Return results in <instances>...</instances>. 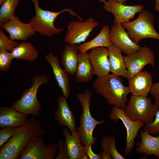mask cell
I'll list each match as a JSON object with an SVG mask.
<instances>
[{
	"label": "cell",
	"instance_id": "6da1fadb",
	"mask_svg": "<svg viewBox=\"0 0 159 159\" xmlns=\"http://www.w3.org/2000/svg\"><path fill=\"white\" fill-rule=\"evenodd\" d=\"M41 121L34 116L28 119L19 127L15 134L0 148V159H16L22 150L32 137L41 136L46 131L41 126Z\"/></svg>",
	"mask_w": 159,
	"mask_h": 159
},
{
	"label": "cell",
	"instance_id": "7a4b0ae2",
	"mask_svg": "<svg viewBox=\"0 0 159 159\" xmlns=\"http://www.w3.org/2000/svg\"><path fill=\"white\" fill-rule=\"evenodd\" d=\"M95 92L105 99L108 105L125 109L130 93L128 87L122 83L121 78L114 74L98 77L93 83Z\"/></svg>",
	"mask_w": 159,
	"mask_h": 159
},
{
	"label": "cell",
	"instance_id": "3957f363",
	"mask_svg": "<svg viewBox=\"0 0 159 159\" xmlns=\"http://www.w3.org/2000/svg\"><path fill=\"white\" fill-rule=\"evenodd\" d=\"M91 97V93L87 89L77 94V99L82 108V113L80 116V124L76 130L79 132L84 146L96 143L97 139L93 135L94 130L97 126L103 124L105 121L104 120H97L91 115L90 111Z\"/></svg>",
	"mask_w": 159,
	"mask_h": 159
},
{
	"label": "cell",
	"instance_id": "277c9868",
	"mask_svg": "<svg viewBox=\"0 0 159 159\" xmlns=\"http://www.w3.org/2000/svg\"><path fill=\"white\" fill-rule=\"evenodd\" d=\"M31 1L34 5L35 14L29 22L35 32L40 35L50 37L62 32L63 29L56 27L54 23L59 15L63 12H68L70 14L76 16L79 20H83L70 8L64 9L58 12L44 10L40 7L38 0Z\"/></svg>",
	"mask_w": 159,
	"mask_h": 159
},
{
	"label": "cell",
	"instance_id": "5b68a950",
	"mask_svg": "<svg viewBox=\"0 0 159 159\" xmlns=\"http://www.w3.org/2000/svg\"><path fill=\"white\" fill-rule=\"evenodd\" d=\"M48 80V77L44 74L34 75L30 87L23 92L21 97L18 100L13 102L11 107L27 115L38 116L42 109V105L37 98V93L39 87L47 84Z\"/></svg>",
	"mask_w": 159,
	"mask_h": 159
},
{
	"label": "cell",
	"instance_id": "8992f818",
	"mask_svg": "<svg viewBox=\"0 0 159 159\" xmlns=\"http://www.w3.org/2000/svg\"><path fill=\"white\" fill-rule=\"evenodd\" d=\"M139 13L136 19L122 24L130 38L138 44L142 39L147 38L159 40V34L154 28L153 15L143 9Z\"/></svg>",
	"mask_w": 159,
	"mask_h": 159
},
{
	"label": "cell",
	"instance_id": "52a82bcc",
	"mask_svg": "<svg viewBox=\"0 0 159 159\" xmlns=\"http://www.w3.org/2000/svg\"><path fill=\"white\" fill-rule=\"evenodd\" d=\"M159 109V106L152 103L150 98L132 95L124 110L132 120L146 124L153 121Z\"/></svg>",
	"mask_w": 159,
	"mask_h": 159
},
{
	"label": "cell",
	"instance_id": "ba28073f",
	"mask_svg": "<svg viewBox=\"0 0 159 159\" xmlns=\"http://www.w3.org/2000/svg\"><path fill=\"white\" fill-rule=\"evenodd\" d=\"M41 136L33 137L19 154L18 159H54L59 150L57 143L47 144Z\"/></svg>",
	"mask_w": 159,
	"mask_h": 159
},
{
	"label": "cell",
	"instance_id": "9c48e42d",
	"mask_svg": "<svg viewBox=\"0 0 159 159\" xmlns=\"http://www.w3.org/2000/svg\"><path fill=\"white\" fill-rule=\"evenodd\" d=\"M109 117L115 122L120 120L124 125L127 133L124 152L125 155H129L134 147L135 139L139 131L145 124L139 121L132 120L126 114L123 109L115 106L112 108Z\"/></svg>",
	"mask_w": 159,
	"mask_h": 159
},
{
	"label": "cell",
	"instance_id": "30bf717a",
	"mask_svg": "<svg viewBox=\"0 0 159 159\" xmlns=\"http://www.w3.org/2000/svg\"><path fill=\"white\" fill-rule=\"evenodd\" d=\"M99 24L93 18L85 20H80L70 21L67 26L65 42L72 45L85 42L93 29Z\"/></svg>",
	"mask_w": 159,
	"mask_h": 159
},
{
	"label": "cell",
	"instance_id": "8fae6325",
	"mask_svg": "<svg viewBox=\"0 0 159 159\" xmlns=\"http://www.w3.org/2000/svg\"><path fill=\"white\" fill-rule=\"evenodd\" d=\"M126 68L128 71L129 80L142 71L148 64L153 67L155 64V57L152 49L146 46L124 57Z\"/></svg>",
	"mask_w": 159,
	"mask_h": 159
},
{
	"label": "cell",
	"instance_id": "7c38bea8",
	"mask_svg": "<svg viewBox=\"0 0 159 159\" xmlns=\"http://www.w3.org/2000/svg\"><path fill=\"white\" fill-rule=\"evenodd\" d=\"M103 9L113 14L114 17V24H123L134 19L135 14L143 9L140 5H126L120 3L108 1L104 3Z\"/></svg>",
	"mask_w": 159,
	"mask_h": 159
},
{
	"label": "cell",
	"instance_id": "4fadbf2b",
	"mask_svg": "<svg viewBox=\"0 0 159 159\" xmlns=\"http://www.w3.org/2000/svg\"><path fill=\"white\" fill-rule=\"evenodd\" d=\"M110 35L112 44L119 47L126 55L139 50L141 47L131 39L122 24H114L111 25Z\"/></svg>",
	"mask_w": 159,
	"mask_h": 159
},
{
	"label": "cell",
	"instance_id": "5bb4252c",
	"mask_svg": "<svg viewBox=\"0 0 159 159\" xmlns=\"http://www.w3.org/2000/svg\"><path fill=\"white\" fill-rule=\"evenodd\" d=\"M9 34V38L13 40H27L36 34L31 24L24 23L14 15L1 27Z\"/></svg>",
	"mask_w": 159,
	"mask_h": 159
},
{
	"label": "cell",
	"instance_id": "9a60e30c",
	"mask_svg": "<svg viewBox=\"0 0 159 159\" xmlns=\"http://www.w3.org/2000/svg\"><path fill=\"white\" fill-rule=\"evenodd\" d=\"M87 55L92 67L94 75L102 77L110 74L111 70L107 48L101 47L92 49Z\"/></svg>",
	"mask_w": 159,
	"mask_h": 159
},
{
	"label": "cell",
	"instance_id": "2e32d148",
	"mask_svg": "<svg viewBox=\"0 0 159 159\" xmlns=\"http://www.w3.org/2000/svg\"><path fill=\"white\" fill-rule=\"evenodd\" d=\"M44 58L52 67L55 79L63 96L67 99L70 94L69 75L61 67L57 56L50 52L45 55Z\"/></svg>",
	"mask_w": 159,
	"mask_h": 159
},
{
	"label": "cell",
	"instance_id": "e0dca14e",
	"mask_svg": "<svg viewBox=\"0 0 159 159\" xmlns=\"http://www.w3.org/2000/svg\"><path fill=\"white\" fill-rule=\"evenodd\" d=\"M132 95L148 97L153 85V77L149 72L142 71L128 80Z\"/></svg>",
	"mask_w": 159,
	"mask_h": 159
},
{
	"label": "cell",
	"instance_id": "ac0fdd59",
	"mask_svg": "<svg viewBox=\"0 0 159 159\" xmlns=\"http://www.w3.org/2000/svg\"><path fill=\"white\" fill-rule=\"evenodd\" d=\"M67 100L64 96H60L57 98V107L54 113V117L59 125L67 126L72 132L76 130L77 127L74 116Z\"/></svg>",
	"mask_w": 159,
	"mask_h": 159
},
{
	"label": "cell",
	"instance_id": "d6986e66",
	"mask_svg": "<svg viewBox=\"0 0 159 159\" xmlns=\"http://www.w3.org/2000/svg\"><path fill=\"white\" fill-rule=\"evenodd\" d=\"M28 115L19 112L12 107H0V127H18L24 125L28 119Z\"/></svg>",
	"mask_w": 159,
	"mask_h": 159
},
{
	"label": "cell",
	"instance_id": "ffe728a7",
	"mask_svg": "<svg viewBox=\"0 0 159 159\" xmlns=\"http://www.w3.org/2000/svg\"><path fill=\"white\" fill-rule=\"evenodd\" d=\"M69 159H81L85 153L80 135L77 130L72 132L67 128L63 130Z\"/></svg>",
	"mask_w": 159,
	"mask_h": 159
},
{
	"label": "cell",
	"instance_id": "44dd1931",
	"mask_svg": "<svg viewBox=\"0 0 159 159\" xmlns=\"http://www.w3.org/2000/svg\"><path fill=\"white\" fill-rule=\"evenodd\" d=\"M111 72L116 76L127 78L128 71L121 50L112 44L108 48Z\"/></svg>",
	"mask_w": 159,
	"mask_h": 159
},
{
	"label": "cell",
	"instance_id": "7402d4cb",
	"mask_svg": "<svg viewBox=\"0 0 159 159\" xmlns=\"http://www.w3.org/2000/svg\"><path fill=\"white\" fill-rule=\"evenodd\" d=\"M141 140L137 143L136 151L139 154L153 155L159 159V136H154L148 132L140 131Z\"/></svg>",
	"mask_w": 159,
	"mask_h": 159
},
{
	"label": "cell",
	"instance_id": "603a6c76",
	"mask_svg": "<svg viewBox=\"0 0 159 159\" xmlns=\"http://www.w3.org/2000/svg\"><path fill=\"white\" fill-rule=\"evenodd\" d=\"M78 46L77 44H67L62 54L61 64L69 75L74 76L76 73L78 62Z\"/></svg>",
	"mask_w": 159,
	"mask_h": 159
},
{
	"label": "cell",
	"instance_id": "cb8c5ba5",
	"mask_svg": "<svg viewBox=\"0 0 159 159\" xmlns=\"http://www.w3.org/2000/svg\"><path fill=\"white\" fill-rule=\"evenodd\" d=\"M110 28L105 25L99 33L91 40L80 44L78 46V52H87L88 50L98 47L108 48L112 44L110 38Z\"/></svg>",
	"mask_w": 159,
	"mask_h": 159
},
{
	"label": "cell",
	"instance_id": "d4e9b609",
	"mask_svg": "<svg viewBox=\"0 0 159 159\" xmlns=\"http://www.w3.org/2000/svg\"><path fill=\"white\" fill-rule=\"evenodd\" d=\"M74 75L76 80L80 82H90L94 75L87 52L79 53L78 62Z\"/></svg>",
	"mask_w": 159,
	"mask_h": 159
},
{
	"label": "cell",
	"instance_id": "484cf974",
	"mask_svg": "<svg viewBox=\"0 0 159 159\" xmlns=\"http://www.w3.org/2000/svg\"><path fill=\"white\" fill-rule=\"evenodd\" d=\"M11 52L14 59L30 62L36 60L39 55L36 48L30 42H21Z\"/></svg>",
	"mask_w": 159,
	"mask_h": 159
},
{
	"label": "cell",
	"instance_id": "4316f807",
	"mask_svg": "<svg viewBox=\"0 0 159 159\" xmlns=\"http://www.w3.org/2000/svg\"><path fill=\"white\" fill-rule=\"evenodd\" d=\"M100 147L103 151L109 153L113 159H126L117 150L114 136H103L101 140Z\"/></svg>",
	"mask_w": 159,
	"mask_h": 159
},
{
	"label": "cell",
	"instance_id": "83f0119b",
	"mask_svg": "<svg viewBox=\"0 0 159 159\" xmlns=\"http://www.w3.org/2000/svg\"><path fill=\"white\" fill-rule=\"evenodd\" d=\"M20 0H6L1 5L0 9V26L14 16L15 9Z\"/></svg>",
	"mask_w": 159,
	"mask_h": 159
},
{
	"label": "cell",
	"instance_id": "f1b7e54d",
	"mask_svg": "<svg viewBox=\"0 0 159 159\" xmlns=\"http://www.w3.org/2000/svg\"><path fill=\"white\" fill-rule=\"evenodd\" d=\"M19 43L16 41L13 40L8 37L4 34L0 27V48L11 52Z\"/></svg>",
	"mask_w": 159,
	"mask_h": 159
},
{
	"label": "cell",
	"instance_id": "f546056e",
	"mask_svg": "<svg viewBox=\"0 0 159 159\" xmlns=\"http://www.w3.org/2000/svg\"><path fill=\"white\" fill-rule=\"evenodd\" d=\"M13 59L11 52L0 48V71H8Z\"/></svg>",
	"mask_w": 159,
	"mask_h": 159
},
{
	"label": "cell",
	"instance_id": "4dcf8cb0",
	"mask_svg": "<svg viewBox=\"0 0 159 159\" xmlns=\"http://www.w3.org/2000/svg\"><path fill=\"white\" fill-rule=\"evenodd\" d=\"M19 127L6 126L0 130V147H2L16 133Z\"/></svg>",
	"mask_w": 159,
	"mask_h": 159
},
{
	"label": "cell",
	"instance_id": "1f68e13d",
	"mask_svg": "<svg viewBox=\"0 0 159 159\" xmlns=\"http://www.w3.org/2000/svg\"><path fill=\"white\" fill-rule=\"evenodd\" d=\"M143 130L152 135L159 134V109L157 112L153 121L145 124Z\"/></svg>",
	"mask_w": 159,
	"mask_h": 159
},
{
	"label": "cell",
	"instance_id": "d6a6232c",
	"mask_svg": "<svg viewBox=\"0 0 159 159\" xmlns=\"http://www.w3.org/2000/svg\"><path fill=\"white\" fill-rule=\"evenodd\" d=\"M59 150L55 159H69L67 149L65 141L59 140L57 142Z\"/></svg>",
	"mask_w": 159,
	"mask_h": 159
},
{
	"label": "cell",
	"instance_id": "836d02e7",
	"mask_svg": "<svg viewBox=\"0 0 159 159\" xmlns=\"http://www.w3.org/2000/svg\"><path fill=\"white\" fill-rule=\"evenodd\" d=\"M150 93L154 98L155 103L159 106V82L153 84Z\"/></svg>",
	"mask_w": 159,
	"mask_h": 159
},
{
	"label": "cell",
	"instance_id": "e575fe53",
	"mask_svg": "<svg viewBox=\"0 0 159 159\" xmlns=\"http://www.w3.org/2000/svg\"><path fill=\"white\" fill-rule=\"evenodd\" d=\"M92 145H90L87 146H84V152L87 155L89 159H102L101 153L96 154L92 150Z\"/></svg>",
	"mask_w": 159,
	"mask_h": 159
},
{
	"label": "cell",
	"instance_id": "d590c367",
	"mask_svg": "<svg viewBox=\"0 0 159 159\" xmlns=\"http://www.w3.org/2000/svg\"><path fill=\"white\" fill-rule=\"evenodd\" d=\"M102 159H112V157L111 155L108 153L104 151H101Z\"/></svg>",
	"mask_w": 159,
	"mask_h": 159
},
{
	"label": "cell",
	"instance_id": "8d00e7d4",
	"mask_svg": "<svg viewBox=\"0 0 159 159\" xmlns=\"http://www.w3.org/2000/svg\"><path fill=\"white\" fill-rule=\"evenodd\" d=\"M155 9L156 11L159 12V0H155Z\"/></svg>",
	"mask_w": 159,
	"mask_h": 159
},
{
	"label": "cell",
	"instance_id": "74e56055",
	"mask_svg": "<svg viewBox=\"0 0 159 159\" xmlns=\"http://www.w3.org/2000/svg\"><path fill=\"white\" fill-rule=\"evenodd\" d=\"M127 0H109V1H113L117 2L120 3L125 4Z\"/></svg>",
	"mask_w": 159,
	"mask_h": 159
},
{
	"label": "cell",
	"instance_id": "f35d334b",
	"mask_svg": "<svg viewBox=\"0 0 159 159\" xmlns=\"http://www.w3.org/2000/svg\"><path fill=\"white\" fill-rule=\"evenodd\" d=\"M89 158L87 155L85 154L83 155L81 157V159H88Z\"/></svg>",
	"mask_w": 159,
	"mask_h": 159
},
{
	"label": "cell",
	"instance_id": "ab89813d",
	"mask_svg": "<svg viewBox=\"0 0 159 159\" xmlns=\"http://www.w3.org/2000/svg\"><path fill=\"white\" fill-rule=\"evenodd\" d=\"M6 0H0V5H1Z\"/></svg>",
	"mask_w": 159,
	"mask_h": 159
},
{
	"label": "cell",
	"instance_id": "60d3db41",
	"mask_svg": "<svg viewBox=\"0 0 159 159\" xmlns=\"http://www.w3.org/2000/svg\"><path fill=\"white\" fill-rule=\"evenodd\" d=\"M98 1L101 2H103L104 3L105 1H106L105 0H96Z\"/></svg>",
	"mask_w": 159,
	"mask_h": 159
}]
</instances>
